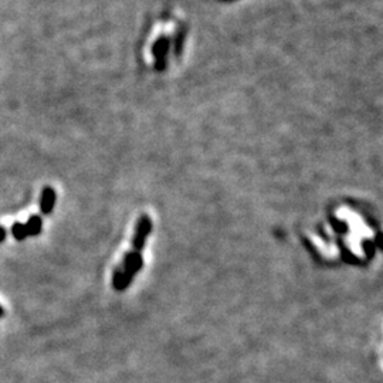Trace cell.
Wrapping results in <instances>:
<instances>
[{"label": "cell", "mask_w": 383, "mask_h": 383, "mask_svg": "<svg viewBox=\"0 0 383 383\" xmlns=\"http://www.w3.org/2000/svg\"><path fill=\"white\" fill-rule=\"evenodd\" d=\"M24 226H26L28 236L35 237V236H39L43 230V220L40 219V216H31Z\"/></svg>", "instance_id": "obj_2"}, {"label": "cell", "mask_w": 383, "mask_h": 383, "mask_svg": "<svg viewBox=\"0 0 383 383\" xmlns=\"http://www.w3.org/2000/svg\"><path fill=\"white\" fill-rule=\"evenodd\" d=\"M12 234H13V237L17 241H23V240H26L28 237L26 226L23 223H19V221L14 223L13 226H12Z\"/></svg>", "instance_id": "obj_3"}, {"label": "cell", "mask_w": 383, "mask_h": 383, "mask_svg": "<svg viewBox=\"0 0 383 383\" xmlns=\"http://www.w3.org/2000/svg\"><path fill=\"white\" fill-rule=\"evenodd\" d=\"M55 205V192L51 187H46L41 192L40 199V210L44 214H50Z\"/></svg>", "instance_id": "obj_1"}, {"label": "cell", "mask_w": 383, "mask_h": 383, "mask_svg": "<svg viewBox=\"0 0 383 383\" xmlns=\"http://www.w3.org/2000/svg\"><path fill=\"white\" fill-rule=\"evenodd\" d=\"M7 237V232H6V229L3 226H0V244L6 240Z\"/></svg>", "instance_id": "obj_4"}, {"label": "cell", "mask_w": 383, "mask_h": 383, "mask_svg": "<svg viewBox=\"0 0 383 383\" xmlns=\"http://www.w3.org/2000/svg\"><path fill=\"white\" fill-rule=\"evenodd\" d=\"M3 315H5V309H3V307L0 305V318H2Z\"/></svg>", "instance_id": "obj_5"}]
</instances>
